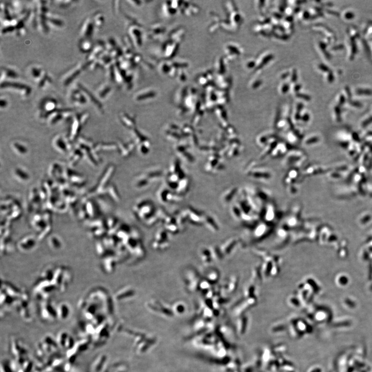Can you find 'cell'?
<instances>
[{
	"instance_id": "6da1fadb",
	"label": "cell",
	"mask_w": 372,
	"mask_h": 372,
	"mask_svg": "<svg viewBox=\"0 0 372 372\" xmlns=\"http://www.w3.org/2000/svg\"><path fill=\"white\" fill-rule=\"evenodd\" d=\"M27 73L30 78L39 89L46 90L50 87L53 82L51 77L47 71L37 64L31 65L28 67Z\"/></svg>"
},
{
	"instance_id": "7a4b0ae2",
	"label": "cell",
	"mask_w": 372,
	"mask_h": 372,
	"mask_svg": "<svg viewBox=\"0 0 372 372\" xmlns=\"http://www.w3.org/2000/svg\"><path fill=\"white\" fill-rule=\"evenodd\" d=\"M1 89L16 94L23 98L30 96L32 91V88L28 85L13 80L6 81L1 83Z\"/></svg>"
},
{
	"instance_id": "3957f363",
	"label": "cell",
	"mask_w": 372,
	"mask_h": 372,
	"mask_svg": "<svg viewBox=\"0 0 372 372\" xmlns=\"http://www.w3.org/2000/svg\"><path fill=\"white\" fill-rule=\"evenodd\" d=\"M88 69L87 63H79L64 72L60 77V81L65 87L68 86L84 71Z\"/></svg>"
},
{
	"instance_id": "277c9868",
	"label": "cell",
	"mask_w": 372,
	"mask_h": 372,
	"mask_svg": "<svg viewBox=\"0 0 372 372\" xmlns=\"http://www.w3.org/2000/svg\"><path fill=\"white\" fill-rule=\"evenodd\" d=\"M58 103L56 99L52 97H46L40 103L39 108L44 116H48L57 110Z\"/></svg>"
},
{
	"instance_id": "5b68a950",
	"label": "cell",
	"mask_w": 372,
	"mask_h": 372,
	"mask_svg": "<svg viewBox=\"0 0 372 372\" xmlns=\"http://www.w3.org/2000/svg\"><path fill=\"white\" fill-rule=\"evenodd\" d=\"M94 25L92 18L88 17L83 21L81 25L79 33L82 38L91 39L94 33Z\"/></svg>"
},
{
	"instance_id": "8992f818",
	"label": "cell",
	"mask_w": 372,
	"mask_h": 372,
	"mask_svg": "<svg viewBox=\"0 0 372 372\" xmlns=\"http://www.w3.org/2000/svg\"><path fill=\"white\" fill-rule=\"evenodd\" d=\"M69 97L71 103L75 106H82L88 101L85 94L77 87L70 91Z\"/></svg>"
},
{
	"instance_id": "52a82bcc",
	"label": "cell",
	"mask_w": 372,
	"mask_h": 372,
	"mask_svg": "<svg viewBox=\"0 0 372 372\" xmlns=\"http://www.w3.org/2000/svg\"><path fill=\"white\" fill-rule=\"evenodd\" d=\"M46 18L50 30L61 29L64 26V23L63 20L56 14L52 13L50 11L46 14Z\"/></svg>"
},
{
	"instance_id": "ba28073f",
	"label": "cell",
	"mask_w": 372,
	"mask_h": 372,
	"mask_svg": "<svg viewBox=\"0 0 372 372\" xmlns=\"http://www.w3.org/2000/svg\"><path fill=\"white\" fill-rule=\"evenodd\" d=\"M18 74L16 71L9 67H2L1 69V83L16 79L18 77Z\"/></svg>"
},
{
	"instance_id": "9c48e42d",
	"label": "cell",
	"mask_w": 372,
	"mask_h": 372,
	"mask_svg": "<svg viewBox=\"0 0 372 372\" xmlns=\"http://www.w3.org/2000/svg\"><path fill=\"white\" fill-rule=\"evenodd\" d=\"M77 87L85 94L87 101H91L95 106L96 105L98 109H100L101 105L100 101L98 100V99L95 96L94 94H93V93L90 92V91H89L88 89H87L85 86H83L81 83H78L77 85Z\"/></svg>"
},
{
	"instance_id": "30bf717a",
	"label": "cell",
	"mask_w": 372,
	"mask_h": 372,
	"mask_svg": "<svg viewBox=\"0 0 372 372\" xmlns=\"http://www.w3.org/2000/svg\"><path fill=\"white\" fill-rule=\"evenodd\" d=\"M94 46L91 39L82 38L79 43V49L82 53L89 54L93 49Z\"/></svg>"
},
{
	"instance_id": "8fae6325",
	"label": "cell",
	"mask_w": 372,
	"mask_h": 372,
	"mask_svg": "<svg viewBox=\"0 0 372 372\" xmlns=\"http://www.w3.org/2000/svg\"><path fill=\"white\" fill-rule=\"evenodd\" d=\"M110 91V88L108 85L105 83L99 85L96 89V93L100 99L105 98Z\"/></svg>"
},
{
	"instance_id": "7c38bea8",
	"label": "cell",
	"mask_w": 372,
	"mask_h": 372,
	"mask_svg": "<svg viewBox=\"0 0 372 372\" xmlns=\"http://www.w3.org/2000/svg\"><path fill=\"white\" fill-rule=\"evenodd\" d=\"M93 23L95 27H101L104 23V16L100 12H98L93 14L92 17Z\"/></svg>"
},
{
	"instance_id": "4fadbf2b",
	"label": "cell",
	"mask_w": 372,
	"mask_h": 372,
	"mask_svg": "<svg viewBox=\"0 0 372 372\" xmlns=\"http://www.w3.org/2000/svg\"><path fill=\"white\" fill-rule=\"evenodd\" d=\"M76 1H56L54 3L56 5L60 8H66L70 7L72 3H74Z\"/></svg>"
},
{
	"instance_id": "5bb4252c",
	"label": "cell",
	"mask_w": 372,
	"mask_h": 372,
	"mask_svg": "<svg viewBox=\"0 0 372 372\" xmlns=\"http://www.w3.org/2000/svg\"><path fill=\"white\" fill-rule=\"evenodd\" d=\"M67 336H68L67 334L66 333H63L61 334L60 337V341H59V343L62 346H65L66 345V343L68 338Z\"/></svg>"
},
{
	"instance_id": "9a60e30c",
	"label": "cell",
	"mask_w": 372,
	"mask_h": 372,
	"mask_svg": "<svg viewBox=\"0 0 372 372\" xmlns=\"http://www.w3.org/2000/svg\"><path fill=\"white\" fill-rule=\"evenodd\" d=\"M1 368H2L3 372H13V371L11 368L9 364L7 362H4L2 363Z\"/></svg>"
},
{
	"instance_id": "2e32d148",
	"label": "cell",
	"mask_w": 372,
	"mask_h": 372,
	"mask_svg": "<svg viewBox=\"0 0 372 372\" xmlns=\"http://www.w3.org/2000/svg\"><path fill=\"white\" fill-rule=\"evenodd\" d=\"M357 93L359 94L371 95L372 94V91L371 90H370L360 89V90H357Z\"/></svg>"
},
{
	"instance_id": "e0dca14e",
	"label": "cell",
	"mask_w": 372,
	"mask_h": 372,
	"mask_svg": "<svg viewBox=\"0 0 372 372\" xmlns=\"http://www.w3.org/2000/svg\"><path fill=\"white\" fill-rule=\"evenodd\" d=\"M7 102L5 99H1V107L3 108V107H6L7 105Z\"/></svg>"
},
{
	"instance_id": "ac0fdd59",
	"label": "cell",
	"mask_w": 372,
	"mask_h": 372,
	"mask_svg": "<svg viewBox=\"0 0 372 372\" xmlns=\"http://www.w3.org/2000/svg\"><path fill=\"white\" fill-rule=\"evenodd\" d=\"M345 17L346 19H350L353 18L354 17V14H352V12H347L346 14Z\"/></svg>"
},
{
	"instance_id": "d6986e66",
	"label": "cell",
	"mask_w": 372,
	"mask_h": 372,
	"mask_svg": "<svg viewBox=\"0 0 372 372\" xmlns=\"http://www.w3.org/2000/svg\"><path fill=\"white\" fill-rule=\"evenodd\" d=\"M322 370L319 367H315L313 368L312 369H311V370L309 371L308 372H321Z\"/></svg>"
},
{
	"instance_id": "ffe728a7",
	"label": "cell",
	"mask_w": 372,
	"mask_h": 372,
	"mask_svg": "<svg viewBox=\"0 0 372 372\" xmlns=\"http://www.w3.org/2000/svg\"><path fill=\"white\" fill-rule=\"evenodd\" d=\"M319 67H320L321 70H323V71H325V72H328L329 70V68L327 66H326L325 65H324V64H321L320 66H319Z\"/></svg>"
},
{
	"instance_id": "44dd1931",
	"label": "cell",
	"mask_w": 372,
	"mask_h": 372,
	"mask_svg": "<svg viewBox=\"0 0 372 372\" xmlns=\"http://www.w3.org/2000/svg\"><path fill=\"white\" fill-rule=\"evenodd\" d=\"M352 53L355 54L357 52V47H356V43H355L354 41H352Z\"/></svg>"
},
{
	"instance_id": "7402d4cb",
	"label": "cell",
	"mask_w": 372,
	"mask_h": 372,
	"mask_svg": "<svg viewBox=\"0 0 372 372\" xmlns=\"http://www.w3.org/2000/svg\"><path fill=\"white\" fill-rule=\"evenodd\" d=\"M334 80V77L333 74H332V72H330L329 76H328V80L330 82H332Z\"/></svg>"
},
{
	"instance_id": "603a6c76",
	"label": "cell",
	"mask_w": 372,
	"mask_h": 372,
	"mask_svg": "<svg viewBox=\"0 0 372 372\" xmlns=\"http://www.w3.org/2000/svg\"><path fill=\"white\" fill-rule=\"evenodd\" d=\"M343 48V46L342 45L337 46H336V47H333V50H338L339 49H342Z\"/></svg>"
},
{
	"instance_id": "cb8c5ba5",
	"label": "cell",
	"mask_w": 372,
	"mask_h": 372,
	"mask_svg": "<svg viewBox=\"0 0 372 372\" xmlns=\"http://www.w3.org/2000/svg\"><path fill=\"white\" fill-rule=\"evenodd\" d=\"M344 101H345V98H344V97L343 96H341V97H340V102H341L342 103H344Z\"/></svg>"
}]
</instances>
